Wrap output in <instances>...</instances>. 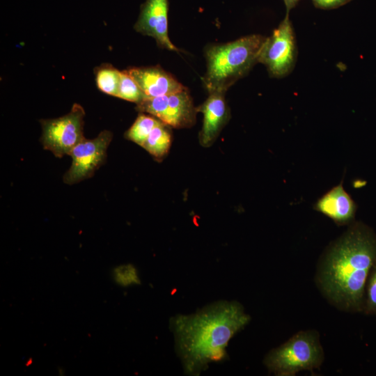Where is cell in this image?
<instances>
[{"label":"cell","instance_id":"ac0fdd59","mask_svg":"<svg viewBox=\"0 0 376 376\" xmlns=\"http://www.w3.org/2000/svg\"><path fill=\"white\" fill-rule=\"evenodd\" d=\"M363 311L366 313L376 315V262L372 267L368 278Z\"/></svg>","mask_w":376,"mask_h":376},{"label":"cell","instance_id":"9c48e42d","mask_svg":"<svg viewBox=\"0 0 376 376\" xmlns=\"http://www.w3.org/2000/svg\"><path fill=\"white\" fill-rule=\"evenodd\" d=\"M168 0H146L141 6L134 29L153 38L159 47L178 52L168 34Z\"/></svg>","mask_w":376,"mask_h":376},{"label":"cell","instance_id":"30bf717a","mask_svg":"<svg viewBox=\"0 0 376 376\" xmlns=\"http://www.w3.org/2000/svg\"><path fill=\"white\" fill-rule=\"evenodd\" d=\"M225 93L223 91L209 93L206 100L196 108L197 111L203 115V126L199 134V142L203 147H209L214 143L230 119V109Z\"/></svg>","mask_w":376,"mask_h":376},{"label":"cell","instance_id":"6da1fadb","mask_svg":"<svg viewBox=\"0 0 376 376\" xmlns=\"http://www.w3.org/2000/svg\"><path fill=\"white\" fill-rule=\"evenodd\" d=\"M250 320L240 303L226 300L212 302L191 314L171 317L170 330L184 373L198 375L210 363L225 361L230 340Z\"/></svg>","mask_w":376,"mask_h":376},{"label":"cell","instance_id":"ffe728a7","mask_svg":"<svg viewBox=\"0 0 376 376\" xmlns=\"http://www.w3.org/2000/svg\"><path fill=\"white\" fill-rule=\"evenodd\" d=\"M286 8V15H289L290 11L294 8L300 0H283Z\"/></svg>","mask_w":376,"mask_h":376},{"label":"cell","instance_id":"e0dca14e","mask_svg":"<svg viewBox=\"0 0 376 376\" xmlns=\"http://www.w3.org/2000/svg\"><path fill=\"white\" fill-rule=\"evenodd\" d=\"M111 276L114 283L121 287H129L141 283L137 268L130 263L113 267Z\"/></svg>","mask_w":376,"mask_h":376},{"label":"cell","instance_id":"2e32d148","mask_svg":"<svg viewBox=\"0 0 376 376\" xmlns=\"http://www.w3.org/2000/svg\"><path fill=\"white\" fill-rule=\"evenodd\" d=\"M117 97L136 104L146 98L141 89L125 70L121 71Z\"/></svg>","mask_w":376,"mask_h":376},{"label":"cell","instance_id":"d6986e66","mask_svg":"<svg viewBox=\"0 0 376 376\" xmlns=\"http://www.w3.org/2000/svg\"><path fill=\"white\" fill-rule=\"evenodd\" d=\"M313 5L320 9L330 10L340 7L351 0H311Z\"/></svg>","mask_w":376,"mask_h":376},{"label":"cell","instance_id":"5bb4252c","mask_svg":"<svg viewBox=\"0 0 376 376\" xmlns=\"http://www.w3.org/2000/svg\"><path fill=\"white\" fill-rule=\"evenodd\" d=\"M95 72L98 88L106 94L117 97L121 72L110 64H103Z\"/></svg>","mask_w":376,"mask_h":376},{"label":"cell","instance_id":"52a82bcc","mask_svg":"<svg viewBox=\"0 0 376 376\" xmlns=\"http://www.w3.org/2000/svg\"><path fill=\"white\" fill-rule=\"evenodd\" d=\"M136 109L147 113L174 128L189 127L196 122V108L188 89L169 95L145 98Z\"/></svg>","mask_w":376,"mask_h":376},{"label":"cell","instance_id":"8992f818","mask_svg":"<svg viewBox=\"0 0 376 376\" xmlns=\"http://www.w3.org/2000/svg\"><path fill=\"white\" fill-rule=\"evenodd\" d=\"M84 115L83 107L75 103L66 115L40 120L44 148L57 157L70 155L74 147L85 139L83 133Z\"/></svg>","mask_w":376,"mask_h":376},{"label":"cell","instance_id":"8fae6325","mask_svg":"<svg viewBox=\"0 0 376 376\" xmlns=\"http://www.w3.org/2000/svg\"><path fill=\"white\" fill-rule=\"evenodd\" d=\"M125 71L138 84L146 98L169 95L187 88L159 65L132 67Z\"/></svg>","mask_w":376,"mask_h":376},{"label":"cell","instance_id":"3957f363","mask_svg":"<svg viewBox=\"0 0 376 376\" xmlns=\"http://www.w3.org/2000/svg\"><path fill=\"white\" fill-rule=\"evenodd\" d=\"M266 37L253 34L205 49L207 70L203 78L209 93L226 91L258 63Z\"/></svg>","mask_w":376,"mask_h":376},{"label":"cell","instance_id":"7a4b0ae2","mask_svg":"<svg viewBox=\"0 0 376 376\" xmlns=\"http://www.w3.org/2000/svg\"><path fill=\"white\" fill-rule=\"evenodd\" d=\"M375 262L376 237L367 227L355 224L325 254L318 268V284L338 308L363 311L368 278Z\"/></svg>","mask_w":376,"mask_h":376},{"label":"cell","instance_id":"277c9868","mask_svg":"<svg viewBox=\"0 0 376 376\" xmlns=\"http://www.w3.org/2000/svg\"><path fill=\"white\" fill-rule=\"evenodd\" d=\"M324 352L318 334L301 331L285 343L269 351L264 363L269 372L279 376H294L301 370L320 368Z\"/></svg>","mask_w":376,"mask_h":376},{"label":"cell","instance_id":"7c38bea8","mask_svg":"<svg viewBox=\"0 0 376 376\" xmlns=\"http://www.w3.org/2000/svg\"><path fill=\"white\" fill-rule=\"evenodd\" d=\"M314 208L337 224L345 225L354 219L357 206L341 182L319 198Z\"/></svg>","mask_w":376,"mask_h":376},{"label":"cell","instance_id":"5b68a950","mask_svg":"<svg viewBox=\"0 0 376 376\" xmlns=\"http://www.w3.org/2000/svg\"><path fill=\"white\" fill-rule=\"evenodd\" d=\"M297 56L295 35L289 15L267 37L261 49L258 63L263 64L272 77L282 78L294 69Z\"/></svg>","mask_w":376,"mask_h":376},{"label":"cell","instance_id":"9a60e30c","mask_svg":"<svg viewBox=\"0 0 376 376\" xmlns=\"http://www.w3.org/2000/svg\"><path fill=\"white\" fill-rule=\"evenodd\" d=\"M160 123L161 120L153 116L140 113L126 132L125 137L142 147L150 132Z\"/></svg>","mask_w":376,"mask_h":376},{"label":"cell","instance_id":"ba28073f","mask_svg":"<svg viewBox=\"0 0 376 376\" xmlns=\"http://www.w3.org/2000/svg\"><path fill=\"white\" fill-rule=\"evenodd\" d=\"M111 139L112 133L104 130L95 139H84L75 146L69 155L72 162L64 175V182L72 185L91 177L104 163Z\"/></svg>","mask_w":376,"mask_h":376},{"label":"cell","instance_id":"4fadbf2b","mask_svg":"<svg viewBox=\"0 0 376 376\" xmlns=\"http://www.w3.org/2000/svg\"><path fill=\"white\" fill-rule=\"evenodd\" d=\"M170 127L161 121L152 129L142 146L157 160H162L170 149L172 142Z\"/></svg>","mask_w":376,"mask_h":376}]
</instances>
